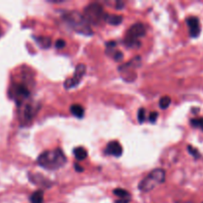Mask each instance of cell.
Masks as SVG:
<instances>
[{
    "label": "cell",
    "mask_w": 203,
    "mask_h": 203,
    "mask_svg": "<svg viewBox=\"0 0 203 203\" xmlns=\"http://www.w3.org/2000/svg\"><path fill=\"white\" fill-rule=\"evenodd\" d=\"M39 165L49 171H56L66 164V156L61 149L46 151L38 156Z\"/></svg>",
    "instance_id": "6da1fadb"
},
{
    "label": "cell",
    "mask_w": 203,
    "mask_h": 203,
    "mask_svg": "<svg viewBox=\"0 0 203 203\" xmlns=\"http://www.w3.org/2000/svg\"><path fill=\"white\" fill-rule=\"evenodd\" d=\"M63 19L67 25L85 36H91L93 32L89 23L85 20L84 16L78 11H67L63 14Z\"/></svg>",
    "instance_id": "7a4b0ae2"
},
{
    "label": "cell",
    "mask_w": 203,
    "mask_h": 203,
    "mask_svg": "<svg viewBox=\"0 0 203 203\" xmlns=\"http://www.w3.org/2000/svg\"><path fill=\"white\" fill-rule=\"evenodd\" d=\"M165 180V171L162 168H155L147 176L140 181L139 189L141 191L148 192L154 189L159 184L164 183Z\"/></svg>",
    "instance_id": "3957f363"
},
{
    "label": "cell",
    "mask_w": 203,
    "mask_h": 203,
    "mask_svg": "<svg viewBox=\"0 0 203 203\" xmlns=\"http://www.w3.org/2000/svg\"><path fill=\"white\" fill-rule=\"evenodd\" d=\"M105 12L99 3H90L84 8L83 16L85 20L91 25H99L102 21H105Z\"/></svg>",
    "instance_id": "277c9868"
},
{
    "label": "cell",
    "mask_w": 203,
    "mask_h": 203,
    "mask_svg": "<svg viewBox=\"0 0 203 203\" xmlns=\"http://www.w3.org/2000/svg\"><path fill=\"white\" fill-rule=\"evenodd\" d=\"M146 35V27L143 23H136L129 28L125 38V45L129 48H136L141 45L138 39Z\"/></svg>",
    "instance_id": "5b68a950"
},
{
    "label": "cell",
    "mask_w": 203,
    "mask_h": 203,
    "mask_svg": "<svg viewBox=\"0 0 203 203\" xmlns=\"http://www.w3.org/2000/svg\"><path fill=\"white\" fill-rule=\"evenodd\" d=\"M85 72H86V66H85V64L83 63H79L75 67V73H73V75L72 78H69L66 79V81H64V87L66 89H70V88H73L75 87L76 85H78L79 82H80L81 78H83V75H85Z\"/></svg>",
    "instance_id": "8992f818"
},
{
    "label": "cell",
    "mask_w": 203,
    "mask_h": 203,
    "mask_svg": "<svg viewBox=\"0 0 203 203\" xmlns=\"http://www.w3.org/2000/svg\"><path fill=\"white\" fill-rule=\"evenodd\" d=\"M11 94H12V96L14 97V99L16 100L18 105H20L24 100L27 99V98H29L31 95L28 87H27L25 84L19 83V82H17V83L12 85Z\"/></svg>",
    "instance_id": "52a82bcc"
},
{
    "label": "cell",
    "mask_w": 203,
    "mask_h": 203,
    "mask_svg": "<svg viewBox=\"0 0 203 203\" xmlns=\"http://www.w3.org/2000/svg\"><path fill=\"white\" fill-rule=\"evenodd\" d=\"M187 26L189 28V35L192 38H197L200 35V24H199L198 18L196 17H189L186 20Z\"/></svg>",
    "instance_id": "ba28073f"
},
{
    "label": "cell",
    "mask_w": 203,
    "mask_h": 203,
    "mask_svg": "<svg viewBox=\"0 0 203 203\" xmlns=\"http://www.w3.org/2000/svg\"><path fill=\"white\" fill-rule=\"evenodd\" d=\"M105 152H106V154H108V155L114 156L118 158V156H122L123 148L119 142H117V141H112V142L108 143V145H107L106 149H105Z\"/></svg>",
    "instance_id": "9c48e42d"
},
{
    "label": "cell",
    "mask_w": 203,
    "mask_h": 203,
    "mask_svg": "<svg viewBox=\"0 0 203 203\" xmlns=\"http://www.w3.org/2000/svg\"><path fill=\"white\" fill-rule=\"evenodd\" d=\"M30 178L32 179V181L35 184H40V185H43V186H46V187H50L52 184H53V182L52 181H50L49 179H47V178H45L44 176H42V175H35V176H32Z\"/></svg>",
    "instance_id": "30bf717a"
},
{
    "label": "cell",
    "mask_w": 203,
    "mask_h": 203,
    "mask_svg": "<svg viewBox=\"0 0 203 203\" xmlns=\"http://www.w3.org/2000/svg\"><path fill=\"white\" fill-rule=\"evenodd\" d=\"M105 21L110 25H120V24L122 23L123 21V16L122 15H106V18H105Z\"/></svg>",
    "instance_id": "8fae6325"
},
{
    "label": "cell",
    "mask_w": 203,
    "mask_h": 203,
    "mask_svg": "<svg viewBox=\"0 0 203 203\" xmlns=\"http://www.w3.org/2000/svg\"><path fill=\"white\" fill-rule=\"evenodd\" d=\"M70 113L78 117V118H82V117L84 116V108L82 107L81 105H79V104H72V106H70Z\"/></svg>",
    "instance_id": "7c38bea8"
},
{
    "label": "cell",
    "mask_w": 203,
    "mask_h": 203,
    "mask_svg": "<svg viewBox=\"0 0 203 203\" xmlns=\"http://www.w3.org/2000/svg\"><path fill=\"white\" fill-rule=\"evenodd\" d=\"M73 155L78 161H83L87 156V151L83 147H78L73 150Z\"/></svg>",
    "instance_id": "4fadbf2b"
},
{
    "label": "cell",
    "mask_w": 203,
    "mask_h": 203,
    "mask_svg": "<svg viewBox=\"0 0 203 203\" xmlns=\"http://www.w3.org/2000/svg\"><path fill=\"white\" fill-rule=\"evenodd\" d=\"M31 203H43L44 202V191L41 189L33 192V194L30 197Z\"/></svg>",
    "instance_id": "5bb4252c"
},
{
    "label": "cell",
    "mask_w": 203,
    "mask_h": 203,
    "mask_svg": "<svg viewBox=\"0 0 203 203\" xmlns=\"http://www.w3.org/2000/svg\"><path fill=\"white\" fill-rule=\"evenodd\" d=\"M37 42L39 43L40 46L43 47L44 49H48L51 47L52 45V41L50 38H47V37H39L37 38Z\"/></svg>",
    "instance_id": "9a60e30c"
},
{
    "label": "cell",
    "mask_w": 203,
    "mask_h": 203,
    "mask_svg": "<svg viewBox=\"0 0 203 203\" xmlns=\"http://www.w3.org/2000/svg\"><path fill=\"white\" fill-rule=\"evenodd\" d=\"M113 193L120 198H130L131 197L130 193H129L126 189H123V188H115L113 190Z\"/></svg>",
    "instance_id": "2e32d148"
},
{
    "label": "cell",
    "mask_w": 203,
    "mask_h": 203,
    "mask_svg": "<svg viewBox=\"0 0 203 203\" xmlns=\"http://www.w3.org/2000/svg\"><path fill=\"white\" fill-rule=\"evenodd\" d=\"M171 99L170 96H164L162 97L161 99H159V105L161 107L162 109H167L168 106L171 105Z\"/></svg>",
    "instance_id": "e0dca14e"
},
{
    "label": "cell",
    "mask_w": 203,
    "mask_h": 203,
    "mask_svg": "<svg viewBox=\"0 0 203 203\" xmlns=\"http://www.w3.org/2000/svg\"><path fill=\"white\" fill-rule=\"evenodd\" d=\"M191 125L195 128H200L203 131V118H196V119H192L191 121Z\"/></svg>",
    "instance_id": "ac0fdd59"
},
{
    "label": "cell",
    "mask_w": 203,
    "mask_h": 203,
    "mask_svg": "<svg viewBox=\"0 0 203 203\" xmlns=\"http://www.w3.org/2000/svg\"><path fill=\"white\" fill-rule=\"evenodd\" d=\"M146 119V110L145 108H140L138 111V120L140 123H143Z\"/></svg>",
    "instance_id": "d6986e66"
},
{
    "label": "cell",
    "mask_w": 203,
    "mask_h": 203,
    "mask_svg": "<svg viewBox=\"0 0 203 203\" xmlns=\"http://www.w3.org/2000/svg\"><path fill=\"white\" fill-rule=\"evenodd\" d=\"M187 150H188V153L190 154V155H192L195 159H198L199 156H200V154H199L198 150L195 149V148H193L192 146L187 147Z\"/></svg>",
    "instance_id": "ffe728a7"
},
{
    "label": "cell",
    "mask_w": 203,
    "mask_h": 203,
    "mask_svg": "<svg viewBox=\"0 0 203 203\" xmlns=\"http://www.w3.org/2000/svg\"><path fill=\"white\" fill-rule=\"evenodd\" d=\"M158 112H152V113H150V115H149V121L151 123H155L156 121V119H158Z\"/></svg>",
    "instance_id": "44dd1931"
},
{
    "label": "cell",
    "mask_w": 203,
    "mask_h": 203,
    "mask_svg": "<svg viewBox=\"0 0 203 203\" xmlns=\"http://www.w3.org/2000/svg\"><path fill=\"white\" fill-rule=\"evenodd\" d=\"M64 46H66V42H64V40H63V39H58L56 42L57 49H63V48H64Z\"/></svg>",
    "instance_id": "7402d4cb"
},
{
    "label": "cell",
    "mask_w": 203,
    "mask_h": 203,
    "mask_svg": "<svg viewBox=\"0 0 203 203\" xmlns=\"http://www.w3.org/2000/svg\"><path fill=\"white\" fill-rule=\"evenodd\" d=\"M113 58H114L115 61H121L123 58V53L120 51H116L114 55H113Z\"/></svg>",
    "instance_id": "603a6c76"
},
{
    "label": "cell",
    "mask_w": 203,
    "mask_h": 203,
    "mask_svg": "<svg viewBox=\"0 0 203 203\" xmlns=\"http://www.w3.org/2000/svg\"><path fill=\"white\" fill-rule=\"evenodd\" d=\"M131 198H120L119 200L115 201V203H129Z\"/></svg>",
    "instance_id": "cb8c5ba5"
},
{
    "label": "cell",
    "mask_w": 203,
    "mask_h": 203,
    "mask_svg": "<svg viewBox=\"0 0 203 203\" xmlns=\"http://www.w3.org/2000/svg\"><path fill=\"white\" fill-rule=\"evenodd\" d=\"M75 168L76 171H79V173L83 171V168H81V165H79L78 164H75Z\"/></svg>",
    "instance_id": "d4e9b609"
},
{
    "label": "cell",
    "mask_w": 203,
    "mask_h": 203,
    "mask_svg": "<svg viewBox=\"0 0 203 203\" xmlns=\"http://www.w3.org/2000/svg\"><path fill=\"white\" fill-rule=\"evenodd\" d=\"M0 35H1V31H0Z\"/></svg>",
    "instance_id": "484cf974"
}]
</instances>
